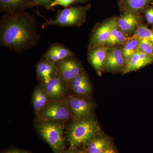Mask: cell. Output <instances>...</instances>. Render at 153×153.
Instances as JSON below:
<instances>
[{
	"label": "cell",
	"mask_w": 153,
	"mask_h": 153,
	"mask_svg": "<svg viewBox=\"0 0 153 153\" xmlns=\"http://www.w3.org/2000/svg\"><path fill=\"white\" fill-rule=\"evenodd\" d=\"M41 117L46 120H65L69 118V112L68 108L62 103H51L44 107Z\"/></svg>",
	"instance_id": "obj_7"
},
{
	"label": "cell",
	"mask_w": 153,
	"mask_h": 153,
	"mask_svg": "<svg viewBox=\"0 0 153 153\" xmlns=\"http://www.w3.org/2000/svg\"><path fill=\"white\" fill-rule=\"evenodd\" d=\"M134 35L139 39L147 40L153 44V31L145 26H141L137 28Z\"/></svg>",
	"instance_id": "obj_22"
},
{
	"label": "cell",
	"mask_w": 153,
	"mask_h": 153,
	"mask_svg": "<svg viewBox=\"0 0 153 153\" xmlns=\"http://www.w3.org/2000/svg\"><path fill=\"white\" fill-rule=\"evenodd\" d=\"M48 95L44 88H36L33 96V105L36 112H39L46 106L48 100Z\"/></svg>",
	"instance_id": "obj_19"
},
{
	"label": "cell",
	"mask_w": 153,
	"mask_h": 153,
	"mask_svg": "<svg viewBox=\"0 0 153 153\" xmlns=\"http://www.w3.org/2000/svg\"><path fill=\"white\" fill-rule=\"evenodd\" d=\"M43 84L48 96L52 99H56L64 93L67 83L57 73L48 82Z\"/></svg>",
	"instance_id": "obj_10"
},
{
	"label": "cell",
	"mask_w": 153,
	"mask_h": 153,
	"mask_svg": "<svg viewBox=\"0 0 153 153\" xmlns=\"http://www.w3.org/2000/svg\"><path fill=\"white\" fill-rule=\"evenodd\" d=\"M55 0H33L35 6H41L49 10L50 6Z\"/></svg>",
	"instance_id": "obj_26"
},
{
	"label": "cell",
	"mask_w": 153,
	"mask_h": 153,
	"mask_svg": "<svg viewBox=\"0 0 153 153\" xmlns=\"http://www.w3.org/2000/svg\"><path fill=\"white\" fill-rule=\"evenodd\" d=\"M68 103L71 112L77 119L87 118L92 111V105L85 100L71 96L68 97Z\"/></svg>",
	"instance_id": "obj_8"
},
{
	"label": "cell",
	"mask_w": 153,
	"mask_h": 153,
	"mask_svg": "<svg viewBox=\"0 0 153 153\" xmlns=\"http://www.w3.org/2000/svg\"><path fill=\"white\" fill-rule=\"evenodd\" d=\"M72 56H74V53L70 49L57 43L51 45L43 57L55 63Z\"/></svg>",
	"instance_id": "obj_13"
},
{
	"label": "cell",
	"mask_w": 153,
	"mask_h": 153,
	"mask_svg": "<svg viewBox=\"0 0 153 153\" xmlns=\"http://www.w3.org/2000/svg\"><path fill=\"white\" fill-rule=\"evenodd\" d=\"M73 91L79 95H87L90 93L91 87L89 79H88L81 85L76 88H72Z\"/></svg>",
	"instance_id": "obj_24"
},
{
	"label": "cell",
	"mask_w": 153,
	"mask_h": 153,
	"mask_svg": "<svg viewBox=\"0 0 153 153\" xmlns=\"http://www.w3.org/2000/svg\"><path fill=\"white\" fill-rule=\"evenodd\" d=\"M40 134L55 153H63L65 148L63 128L60 125L52 122L42 123L39 127Z\"/></svg>",
	"instance_id": "obj_4"
},
{
	"label": "cell",
	"mask_w": 153,
	"mask_h": 153,
	"mask_svg": "<svg viewBox=\"0 0 153 153\" xmlns=\"http://www.w3.org/2000/svg\"><path fill=\"white\" fill-rule=\"evenodd\" d=\"M139 39L134 35L131 38L128 39L126 43L123 50V54L126 61L128 60L138 49Z\"/></svg>",
	"instance_id": "obj_20"
},
{
	"label": "cell",
	"mask_w": 153,
	"mask_h": 153,
	"mask_svg": "<svg viewBox=\"0 0 153 153\" xmlns=\"http://www.w3.org/2000/svg\"><path fill=\"white\" fill-rule=\"evenodd\" d=\"M7 153H27L26 152H24V151L20 150H12L9 151Z\"/></svg>",
	"instance_id": "obj_29"
},
{
	"label": "cell",
	"mask_w": 153,
	"mask_h": 153,
	"mask_svg": "<svg viewBox=\"0 0 153 153\" xmlns=\"http://www.w3.org/2000/svg\"><path fill=\"white\" fill-rule=\"evenodd\" d=\"M87 0H76V2H83L86 1Z\"/></svg>",
	"instance_id": "obj_31"
},
{
	"label": "cell",
	"mask_w": 153,
	"mask_h": 153,
	"mask_svg": "<svg viewBox=\"0 0 153 153\" xmlns=\"http://www.w3.org/2000/svg\"><path fill=\"white\" fill-rule=\"evenodd\" d=\"M57 74L67 84L76 76L82 73V67L74 56L67 57L55 62Z\"/></svg>",
	"instance_id": "obj_5"
},
{
	"label": "cell",
	"mask_w": 153,
	"mask_h": 153,
	"mask_svg": "<svg viewBox=\"0 0 153 153\" xmlns=\"http://www.w3.org/2000/svg\"><path fill=\"white\" fill-rule=\"evenodd\" d=\"M146 17L148 23L153 24V7L149 8L146 10Z\"/></svg>",
	"instance_id": "obj_27"
},
{
	"label": "cell",
	"mask_w": 153,
	"mask_h": 153,
	"mask_svg": "<svg viewBox=\"0 0 153 153\" xmlns=\"http://www.w3.org/2000/svg\"><path fill=\"white\" fill-rule=\"evenodd\" d=\"M138 51L143 52L153 57V44L147 40L139 39Z\"/></svg>",
	"instance_id": "obj_23"
},
{
	"label": "cell",
	"mask_w": 153,
	"mask_h": 153,
	"mask_svg": "<svg viewBox=\"0 0 153 153\" xmlns=\"http://www.w3.org/2000/svg\"><path fill=\"white\" fill-rule=\"evenodd\" d=\"M126 60L120 49L115 48L108 52L105 68L107 71L119 70L124 66Z\"/></svg>",
	"instance_id": "obj_15"
},
{
	"label": "cell",
	"mask_w": 153,
	"mask_h": 153,
	"mask_svg": "<svg viewBox=\"0 0 153 153\" xmlns=\"http://www.w3.org/2000/svg\"><path fill=\"white\" fill-rule=\"evenodd\" d=\"M36 72L38 78L43 83H47L57 73L55 62L42 57L36 65Z\"/></svg>",
	"instance_id": "obj_11"
},
{
	"label": "cell",
	"mask_w": 153,
	"mask_h": 153,
	"mask_svg": "<svg viewBox=\"0 0 153 153\" xmlns=\"http://www.w3.org/2000/svg\"><path fill=\"white\" fill-rule=\"evenodd\" d=\"M107 55V49L102 46L90 48L88 59L93 68L98 72L103 68Z\"/></svg>",
	"instance_id": "obj_14"
},
{
	"label": "cell",
	"mask_w": 153,
	"mask_h": 153,
	"mask_svg": "<svg viewBox=\"0 0 153 153\" xmlns=\"http://www.w3.org/2000/svg\"><path fill=\"white\" fill-rule=\"evenodd\" d=\"M73 149V150H72L69 151V152H67L66 153H81L80 152H78V151H76V150H74V148H72Z\"/></svg>",
	"instance_id": "obj_30"
},
{
	"label": "cell",
	"mask_w": 153,
	"mask_h": 153,
	"mask_svg": "<svg viewBox=\"0 0 153 153\" xmlns=\"http://www.w3.org/2000/svg\"><path fill=\"white\" fill-rule=\"evenodd\" d=\"M34 7L33 0H0V10L4 13L26 10Z\"/></svg>",
	"instance_id": "obj_12"
},
{
	"label": "cell",
	"mask_w": 153,
	"mask_h": 153,
	"mask_svg": "<svg viewBox=\"0 0 153 153\" xmlns=\"http://www.w3.org/2000/svg\"><path fill=\"white\" fill-rule=\"evenodd\" d=\"M111 146L109 140L105 137H94L88 144L87 153H102Z\"/></svg>",
	"instance_id": "obj_17"
},
{
	"label": "cell",
	"mask_w": 153,
	"mask_h": 153,
	"mask_svg": "<svg viewBox=\"0 0 153 153\" xmlns=\"http://www.w3.org/2000/svg\"><path fill=\"white\" fill-rule=\"evenodd\" d=\"M35 16L25 10L4 13L0 21V44L14 52L33 48L41 37Z\"/></svg>",
	"instance_id": "obj_1"
},
{
	"label": "cell",
	"mask_w": 153,
	"mask_h": 153,
	"mask_svg": "<svg viewBox=\"0 0 153 153\" xmlns=\"http://www.w3.org/2000/svg\"><path fill=\"white\" fill-rule=\"evenodd\" d=\"M139 17L134 12L126 13L117 20L119 27L126 35L130 34L134 31L138 24Z\"/></svg>",
	"instance_id": "obj_16"
},
{
	"label": "cell",
	"mask_w": 153,
	"mask_h": 153,
	"mask_svg": "<svg viewBox=\"0 0 153 153\" xmlns=\"http://www.w3.org/2000/svg\"><path fill=\"white\" fill-rule=\"evenodd\" d=\"M102 153H118L117 151L114 148L110 146L108 149H107L106 150L104 151Z\"/></svg>",
	"instance_id": "obj_28"
},
{
	"label": "cell",
	"mask_w": 153,
	"mask_h": 153,
	"mask_svg": "<svg viewBox=\"0 0 153 153\" xmlns=\"http://www.w3.org/2000/svg\"><path fill=\"white\" fill-rule=\"evenodd\" d=\"M114 19L102 24L93 31L90 40V47L93 48L106 44L110 37Z\"/></svg>",
	"instance_id": "obj_6"
},
{
	"label": "cell",
	"mask_w": 153,
	"mask_h": 153,
	"mask_svg": "<svg viewBox=\"0 0 153 153\" xmlns=\"http://www.w3.org/2000/svg\"><path fill=\"white\" fill-rule=\"evenodd\" d=\"M153 61V57L137 50L126 61L123 74L136 71L150 64Z\"/></svg>",
	"instance_id": "obj_9"
},
{
	"label": "cell",
	"mask_w": 153,
	"mask_h": 153,
	"mask_svg": "<svg viewBox=\"0 0 153 153\" xmlns=\"http://www.w3.org/2000/svg\"><path fill=\"white\" fill-rule=\"evenodd\" d=\"M97 123L92 119L85 118L72 125L68 131V141L71 148L86 146L99 131Z\"/></svg>",
	"instance_id": "obj_2"
},
{
	"label": "cell",
	"mask_w": 153,
	"mask_h": 153,
	"mask_svg": "<svg viewBox=\"0 0 153 153\" xmlns=\"http://www.w3.org/2000/svg\"><path fill=\"white\" fill-rule=\"evenodd\" d=\"M76 0H55L50 6L49 9H52L57 6H61L64 8H67L73 3L76 1Z\"/></svg>",
	"instance_id": "obj_25"
},
{
	"label": "cell",
	"mask_w": 153,
	"mask_h": 153,
	"mask_svg": "<svg viewBox=\"0 0 153 153\" xmlns=\"http://www.w3.org/2000/svg\"><path fill=\"white\" fill-rule=\"evenodd\" d=\"M90 7V5L88 4L85 7L66 8L58 11L55 19H47L44 17L45 22L42 25V27L50 26L60 27L80 26L85 22L86 12Z\"/></svg>",
	"instance_id": "obj_3"
},
{
	"label": "cell",
	"mask_w": 153,
	"mask_h": 153,
	"mask_svg": "<svg viewBox=\"0 0 153 153\" xmlns=\"http://www.w3.org/2000/svg\"><path fill=\"white\" fill-rule=\"evenodd\" d=\"M152 0H125L126 7L131 11L135 12L142 10Z\"/></svg>",
	"instance_id": "obj_21"
},
{
	"label": "cell",
	"mask_w": 153,
	"mask_h": 153,
	"mask_svg": "<svg viewBox=\"0 0 153 153\" xmlns=\"http://www.w3.org/2000/svg\"><path fill=\"white\" fill-rule=\"evenodd\" d=\"M128 40L127 35L117 25V20L115 19L110 37L106 44L113 46L117 44H126Z\"/></svg>",
	"instance_id": "obj_18"
}]
</instances>
